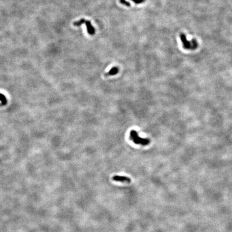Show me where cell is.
<instances>
[{
    "mask_svg": "<svg viewBox=\"0 0 232 232\" xmlns=\"http://www.w3.org/2000/svg\"><path fill=\"white\" fill-rule=\"evenodd\" d=\"M130 139L132 141L137 145H141L142 146L148 145L150 143L148 139H143L139 136L138 133L136 131L132 130L130 132Z\"/></svg>",
    "mask_w": 232,
    "mask_h": 232,
    "instance_id": "obj_1",
    "label": "cell"
},
{
    "mask_svg": "<svg viewBox=\"0 0 232 232\" xmlns=\"http://www.w3.org/2000/svg\"><path fill=\"white\" fill-rule=\"evenodd\" d=\"M119 2L121 4H123V5H125L126 6H127V7H130L131 6L130 3L129 2H127L126 1H125V0H119Z\"/></svg>",
    "mask_w": 232,
    "mask_h": 232,
    "instance_id": "obj_8",
    "label": "cell"
},
{
    "mask_svg": "<svg viewBox=\"0 0 232 232\" xmlns=\"http://www.w3.org/2000/svg\"><path fill=\"white\" fill-rule=\"evenodd\" d=\"M180 37L181 40H182V41L183 42V46L184 48L190 49H195L197 48V43L196 41V40H193L191 42H189L186 38V37L183 34H181Z\"/></svg>",
    "mask_w": 232,
    "mask_h": 232,
    "instance_id": "obj_2",
    "label": "cell"
},
{
    "mask_svg": "<svg viewBox=\"0 0 232 232\" xmlns=\"http://www.w3.org/2000/svg\"><path fill=\"white\" fill-rule=\"evenodd\" d=\"M85 20H86L84 19H80V20L76 21V22H74L73 25L75 27H80V26H81L82 24L84 23V22H85Z\"/></svg>",
    "mask_w": 232,
    "mask_h": 232,
    "instance_id": "obj_7",
    "label": "cell"
},
{
    "mask_svg": "<svg viewBox=\"0 0 232 232\" xmlns=\"http://www.w3.org/2000/svg\"><path fill=\"white\" fill-rule=\"evenodd\" d=\"M132 1H133L135 3L139 4V3H141L144 2L145 0H132Z\"/></svg>",
    "mask_w": 232,
    "mask_h": 232,
    "instance_id": "obj_9",
    "label": "cell"
},
{
    "mask_svg": "<svg viewBox=\"0 0 232 232\" xmlns=\"http://www.w3.org/2000/svg\"><path fill=\"white\" fill-rule=\"evenodd\" d=\"M112 179L115 181H117V182H120L121 183H130L131 182V179L130 178L124 176L115 175L112 177Z\"/></svg>",
    "mask_w": 232,
    "mask_h": 232,
    "instance_id": "obj_3",
    "label": "cell"
},
{
    "mask_svg": "<svg viewBox=\"0 0 232 232\" xmlns=\"http://www.w3.org/2000/svg\"><path fill=\"white\" fill-rule=\"evenodd\" d=\"M84 23L86 24V25L87 27L88 33L90 35H94L95 33V29L92 26L91 22L89 20H85Z\"/></svg>",
    "mask_w": 232,
    "mask_h": 232,
    "instance_id": "obj_4",
    "label": "cell"
},
{
    "mask_svg": "<svg viewBox=\"0 0 232 232\" xmlns=\"http://www.w3.org/2000/svg\"><path fill=\"white\" fill-rule=\"evenodd\" d=\"M0 101H1V104H0V106L5 105L7 103V99L6 96L2 93H0Z\"/></svg>",
    "mask_w": 232,
    "mask_h": 232,
    "instance_id": "obj_6",
    "label": "cell"
},
{
    "mask_svg": "<svg viewBox=\"0 0 232 232\" xmlns=\"http://www.w3.org/2000/svg\"><path fill=\"white\" fill-rule=\"evenodd\" d=\"M118 71H119V69L118 67H113V68H111V70H110L108 73H107L106 74H105V76H108L115 75L118 73Z\"/></svg>",
    "mask_w": 232,
    "mask_h": 232,
    "instance_id": "obj_5",
    "label": "cell"
}]
</instances>
